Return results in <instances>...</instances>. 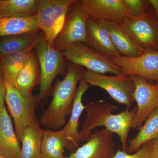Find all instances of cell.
Segmentation results:
<instances>
[{
  "label": "cell",
  "mask_w": 158,
  "mask_h": 158,
  "mask_svg": "<svg viewBox=\"0 0 158 158\" xmlns=\"http://www.w3.org/2000/svg\"><path fill=\"white\" fill-rule=\"evenodd\" d=\"M116 109V106L102 100L91 102L86 106L87 114L80 131L81 141H87L94 130L100 127H104L111 133L118 136L121 141L122 151L127 152L129 132L136 107L132 110L127 107L120 113L113 114V112Z\"/></svg>",
  "instance_id": "1"
},
{
  "label": "cell",
  "mask_w": 158,
  "mask_h": 158,
  "mask_svg": "<svg viewBox=\"0 0 158 158\" xmlns=\"http://www.w3.org/2000/svg\"><path fill=\"white\" fill-rule=\"evenodd\" d=\"M85 72L78 65L69 66L64 78L55 86L50 104L41 116L44 126L57 130L65 125L66 118L71 113L77 86Z\"/></svg>",
  "instance_id": "2"
},
{
  "label": "cell",
  "mask_w": 158,
  "mask_h": 158,
  "mask_svg": "<svg viewBox=\"0 0 158 158\" xmlns=\"http://www.w3.org/2000/svg\"><path fill=\"white\" fill-rule=\"evenodd\" d=\"M34 48L40 69V88L37 96L38 104L48 93L54 79L63 69L64 57L62 52L49 44L44 34L41 37L38 36Z\"/></svg>",
  "instance_id": "3"
},
{
  "label": "cell",
  "mask_w": 158,
  "mask_h": 158,
  "mask_svg": "<svg viewBox=\"0 0 158 158\" xmlns=\"http://www.w3.org/2000/svg\"><path fill=\"white\" fill-rule=\"evenodd\" d=\"M63 56L74 65L88 71L105 75L121 74V69L106 56L83 42L71 44L62 51Z\"/></svg>",
  "instance_id": "4"
},
{
  "label": "cell",
  "mask_w": 158,
  "mask_h": 158,
  "mask_svg": "<svg viewBox=\"0 0 158 158\" xmlns=\"http://www.w3.org/2000/svg\"><path fill=\"white\" fill-rule=\"evenodd\" d=\"M119 25L139 47L158 51V20L152 8L141 16L126 18Z\"/></svg>",
  "instance_id": "5"
},
{
  "label": "cell",
  "mask_w": 158,
  "mask_h": 158,
  "mask_svg": "<svg viewBox=\"0 0 158 158\" xmlns=\"http://www.w3.org/2000/svg\"><path fill=\"white\" fill-rule=\"evenodd\" d=\"M83 78L88 85L106 90L113 100L120 104L129 108L135 102L133 98L135 83L130 77L122 74L108 76L88 70Z\"/></svg>",
  "instance_id": "6"
},
{
  "label": "cell",
  "mask_w": 158,
  "mask_h": 158,
  "mask_svg": "<svg viewBox=\"0 0 158 158\" xmlns=\"http://www.w3.org/2000/svg\"><path fill=\"white\" fill-rule=\"evenodd\" d=\"M6 82L7 92L6 101L14 121L15 131L19 141L26 128L35 118V108L37 96L26 98L20 93L15 86Z\"/></svg>",
  "instance_id": "7"
},
{
  "label": "cell",
  "mask_w": 158,
  "mask_h": 158,
  "mask_svg": "<svg viewBox=\"0 0 158 158\" xmlns=\"http://www.w3.org/2000/svg\"><path fill=\"white\" fill-rule=\"evenodd\" d=\"M109 58L120 68L122 74L139 77L158 83V51L148 49L138 57L120 55Z\"/></svg>",
  "instance_id": "8"
},
{
  "label": "cell",
  "mask_w": 158,
  "mask_h": 158,
  "mask_svg": "<svg viewBox=\"0 0 158 158\" xmlns=\"http://www.w3.org/2000/svg\"><path fill=\"white\" fill-rule=\"evenodd\" d=\"M130 77L135 83L133 98L137 103L131 129H139L150 114L158 108V83L152 84L139 77Z\"/></svg>",
  "instance_id": "9"
},
{
  "label": "cell",
  "mask_w": 158,
  "mask_h": 158,
  "mask_svg": "<svg viewBox=\"0 0 158 158\" xmlns=\"http://www.w3.org/2000/svg\"><path fill=\"white\" fill-rule=\"evenodd\" d=\"M78 2L69 9L62 31L54 42V47L60 52L75 43L86 44L88 41L87 23L89 18Z\"/></svg>",
  "instance_id": "10"
},
{
  "label": "cell",
  "mask_w": 158,
  "mask_h": 158,
  "mask_svg": "<svg viewBox=\"0 0 158 158\" xmlns=\"http://www.w3.org/2000/svg\"><path fill=\"white\" fill-rule=\"evenodd\" d=\"M78 3L89 19L120 24L132 16L123 0H81Z\"/></svg>",
  "instance_id": "11"
},
{
  "label": "cell",
  "mask_w": 158,
  "mask_h": 158,
  "mask_svg": "<svg viewBox=\"0 0 158 158\" xmlns=\"http://www.w3.org/2000/svg\"><path fill=\"white\" fill-rule=\"evenodd\" d=\"M116 145L113 133L106 128L96 130L85 144L65 158H113Z\"/></svg>",
  "instance_id": "12"
},
{
  "label": "cell",
  "mask_w": 158,
  "mask_h": 158,
  "mask_svg": "<svg viewBox=\"0 0 158 158\" xmlns=\"http://www.w3.org/2000/svg\"><path fill=\"white\" fill-rule=\"evenodd\" d=\"M90 86L83 77L81 79L74 98L70 118L62 129L66 141L65 148L69 150L71 153L78 148L82 141L79 130V119L86 108V106H84L82 102L83 96Z\"/></svg>",
  "instance_id": "13"
},
{
  "label": "cell",
  "mask_w": 158,
  "mask_h": 158,
  "mask_svg": "<svg viewBox=\"0 0 158 158\" xmlns=\"http://www.w3.org/2000/svg\"><path fill=\"white\" fill-rule=\"evenodd\" d=\"M87 31V45L108 58L121 55L114 46L107 29L99 21L88 19Z\"/></svg>",
  "instance_id": "14"
},
{
  "label": "cell",
  "mask_w": 158,
  "mask_h": 158,
  "mask_svg": "<svg viewBox=\"0 0 158 158\" xmlns=\"http://www.w3.org/2000/svg\"><path fill=\"white\" fill-rule=\"evenodd\" d=\"M21 147L6 106L0 110V156L20 158Z\"/></svg>",
  "instance_id": "15"
},
{
  "label": "cell",
  "mask_w": 158,
  "mask_h": 158,
  "mask_svg": "<svg viewBox=\"0 0 158 158\" xmlns=\"http://www.w3.org/2000/svg\"><path fill=\"white\" fill-rule=\"evenodd\" d=\"M107 29L114 46L120 55L127 57H136L143 53L144 50L135 43L120 27L119 24L99 21Z\"/></svg>",
  "instance_id": "16"
},
{
  "label": "cell",
  "mask_w": 158,
  "mask_h": 158,
  "mask_svg": "<svg viewBox=\"0 0 158 158\" xmlns=\"http://www.w3.org/2000/svg\"><path fill=\"white\" fill-rule=\"evenodd\" d=\"M39 30L37 15L26 17H0V37L37 32Z\"/></svg>",
  "instance_id": "17"
},
{
  "label": "cell",
  "mask_w": 158,
  "mask_h": 158,
  "mask_svg": "<svg viewBox=\"0 0 158 158\" xmlns=\"http://www.w3.org/2000/svg\"><path fill=\"white\" fill-rule=\"evenodd\" d=\"M35 46L0 59V69L6 82L15 86L18 75L31 56Z\"/></svg>",
  "instance_id": "18"
},
{
  "label": "cell",
  "mask_w": 158,
  "mask_h": 158,
  "mask_svg": "<svg viewBox=\"0 0 158 158\" xmlns=\"http://www.w3.org/2000/svg\"><path fill=\"white\" fill-rule=\"evenodd\" d=\"M39 63L33 54L18 75L15 87L26 98L33 96L34 88L40 81Z\"/></svg>",
  "instance_id": "19"
},
{
  "label": "cell",
  "mask_w": 158,
  "mask_h": 158,
  "mask_svg": "<svg viewBox=\"0 0 158 158\" xmlns=\"http://www.w3.org/2000/svg\"><path fill=\"white\" fill-rule=\"evenodd\" d=\"M43 131L36 118L23 134L20 158H40Z\"/></svg>",
  "instance_id": "20"
},
{
  "label": "cell",
  "mask_w": 158,
  "mask_h": 158,
  "mask_svg": "<svg viewBox=\"0 0 158 158\" xmlns=\"http://www.w3.org/2000/svg\"><path fill=\"white\" fill-rule=\"evenodd\" d=\"M137 135L129 140L127 152H135L143 144L158 138V108L148 116Z\"/></svg>",
  "instance_id": "21"
},
{
  "label": "cell",
  "mask_w": 158,
  "mask_h": 158,
  "mask_svg": "<svg viewBox=\"0 0 158 158\" xmlns=\"http://www.w3.org/2000/svg\"><path fill=\"white\" fill-rule=\"evenodd\" d=\"M66 141L62 129L43 130L40 158H65Z\"/></svg>",
  "instance_id": "22"
},
{
  "label": "cell",
  "mask_w": 158,
  "mask_h": 158,
  "mask_svg": "<svg viewBox=\"0 0 158 158\" xmlns=\"http://www.w3.org/2000/svg\"><path fill=\"white\" fill-rule=\"evenodd\" d=\"M38 2L39 0H0V17L34 16Z\"/></svg>",
  "instance_id": "23"
},
{
  "label": "cell",
  "mask_w": 158,
  "mask_h": 158,
  "mask_svg": "<svg viewBox=\"0 0 158 158\" xmlns=\"http://www.w3.org/2000/svg\"><path fill=\"white\" fill-rule=\"evenodd\" d=\"M40 30L43 31L46 40L54 46L56 36L55 33V20L51 0H39L37 13Z\"/></svg>",
  "instance_id": "24"
},
{
  "label": "cell",
  "mask_w": 158,
  "mask_h": 158,
  "mask_svg": "<svg viewBox=\"0 0 158 158\" xmlns=\"http://www.w3.org/2000/svg\"><path fill=\"white\" fill-rule=\"evenodd\" d=\"M38 37L36 32L4 37L0 40V59L35 46Z\"/></svg>",
  "instance_id": "25"
},
{
  "label": "cell",
  "mask_w": 158,
  "mask_h": 158,
  "mask_svg": "<svg viewBox=\"0 0 158 158\" xmlns=\"http://www.w3.org/2000/svg\"><path fill=\"white\" fill-rule=\"evenodd\" d=\"M55 20V33L56 37L62 31L66 16L72 5L76 4V0H51Z\"/></svg>",
  "instance_id": "26"
},
{
  "label": "cell",
  "mask_w": 158,
  "mask_h": 158,
  "mask_svg": "<svg viewBox=\"0 0 158 158\" xmlns=\"http://www.w3.org/2000/svg\"><path fill=\"white\" fill-rule=\"evenodd\" d=\"M113 158H158L154 150L152 140L143 144L134 153L118 149Z\"/></svg>",
  "instance_id": "27"
},
{
  "label": "cell",
  "mask_w": 158,
  "mask_h": 158,
  "mask_svg": "<svg viewBox=\"0 0 158 158\" xmlns=\"http://www.w3.org/2000/svg\"><path fill=\"white\" fill-rule=\"evenodd\" d=\"M123 2L132 16H141L152 8L148 1L123 0Z\"/></svg>",
  "instance_id": "28"
},
{
  "label": "cell",
  "mask_w": 158,
  "mask_h": 158,
  "mask_svg": "<svg viewBox=\"0 0 158 158\" xmlns=\"http://www.w3.org/2000/svg\"><path fill=\"white\" fill-rule=\"evenodd\" d=\"M7 92L6 82L1 69H0V110L5 106V101Z\"/></svg>",
  "instance_id": "29"
},
{
  "label": "cell",
  "mask_w": 158,
  "mask_h": 158,
  "mask_svg": "<svg viewBox=\"0 0 158 158\" xmlns=\"http://www.w3.org/2000/svg\"><path fill=\"white\" fill-rule=\"evenodd\" d=\"M148 2L155 12L158 20V0H148Z\"/></svg>",
  "instance_id": "30"
},
{
  "label": "cell",
  "mask_w": 158,
  "mask_h": 158,
  "mask_svg": "<svg viewBox=\"0 0 158 158\" xmlns=\"http://www.w3.org/2000/svg\"><path fill=\"white\" fill-rule=\"evenodd\" d=\"M152 142L154 150L158 158V138L155 140H152Z\"/></svg>",
  "instance_id": "31"
},
{
  "label": "cell",
  "mask_w": 158,
  "mask_h": 158,
  "mask_svg": "<svg viewBox=\"0 0 158 158\" xmlns=\"http://www.w3.org/2000/svg\"><path fill=\"white\" fill-rule=\"evenodd\" d=\"M0 158H4V157H3L2 156H0Z\"/></svg>",
  "instance_id": "32"
}]
</instances>
